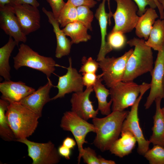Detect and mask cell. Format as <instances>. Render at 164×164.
I'll use <instances>...</instances> for the list:
<instances>
[{
  "instance_id": "f546056e",
  "label": "cell",
  "mask_w": 164,
  "mask_h": 164,
  "mask_svg": "<svg viewBox=\"0 0 164 164\" xmlns=\"http://www.w3.org/2000/svg\"><path fill=\"white\" fill-rule=\"evenodd\" d=\"M77 21L83 24L88 29L92 31V22L94 15L90 8L85 6H80L77 7Z\"/></svg>"
},
{
  "instance_id": "8d00e7d4",
  "label": "cell",
  "mask_w": 164,
  "mask_h": 164,
  "mask_svg": "<svg viewBox=\"0 0 164 164\" xmlns=\"http://www.w3.org/2000/svg\"><path fill=\"white\" fill-rule=\"evenodd\" d=\"M73 5L77 7L80 6H85L90 8L94 7L97 4L96 0H67Z\"/></svg>"
},
{
  "instance_id": "ba28073f",
  "label": "cell",
  "mask_w": 164,
  "mask_h": 164,
  "mask_svg": "<svg viewBox=\"0 0 164 164\" xmlns=\"http://www.w3.org/2000/svg\"><path fill=\"white\" fill-rule=\"evenodd\" d=\"M117 8L113 14L114 25L111 32H129L135 27L139 18L137 5L133 0H114Z\"/></svg>"
},
{
  "instance_id": "5bb4252c",
  "label": "cell",
  "mask_w": 164,
  "mask_h": 164,
  "mask_svg": "<svg viewBox=\"0 0 164 164\" xmlns=\"http://www.w3.org/2000/svg\"><path fill=\"white\" fill-rule=\"evenodd\" d=\"M0 26L6 34L14 39L17 46L20 42L26 41V36L22 30L13 5L0 8Z\"/></svg>"
},
{
  "instance_id": "b9f144b4",
  "label": "cell",
  "mask_w": 164,
  "mask_h": 164,
  "mask_svg": "<svg viewBox=\"0 0 164 164\" xmlns=\"http://www.w3.org/2000/svg\"><path fill=\"white\" fill-rule=\"evenodd\" d=\"M99 164H115V162L112 160L106 159L100 155H98Z\"/></svg>"
},
{
  "instance_id": "7a4b0ae2",
  "label": "cell",
  "mask_w": 164,
  "mask_h": 164,
  "mask_svg": "<svg viewBox=\"0 0 164 164\" xmlns=\"http://www.w3.org/2000/svg\"><path fill=\"white\" fill-rule=\"evenodd\" d=\"M145 41L144 39L134 37L127 42L134 49L127 61L122 81H133L149 72L151 74L154 66L153 53Z\"/></svg>"
},
{
  "instance_id": "7c38bea8",
  "label": "cell",
  "mask_w": 164,
  "mask_h": 164,
  "mask_svg": "<svg viewBox=\"0 0 164 164\" xmlns=\"http://www.w3.org/2000/svg\"><path fill=\"white\" fill-rule=\"evenodd\" d=\"M69 66L67 71L64 75L59 77L57 85L55 86L58 89V93L51 98V100L64 97L67 94L73 92H78L83 91L84 85L82 76L76 69L72 66V60L69 58Z\"/></svg>"
},
{
  "instance_id": "44dd1931",
  "label": "cell",
  "mask_w": 164,
  "mask_h": 164,
  "mask_svg": "<svg viewBox=\"0 0 164 164\" xmlns=\"http://www.w3.org/2000/svg\"><path fill=\"white\" fill-rule=\"evenodd\" d=\"M162 99L158 97L155 101L156 110L155 114L153 116L152 133L149 141L154 145H158L164 147V116L161 107Z\"/></svg>"
},
{
  "instance_id": "4fadbf2b",
  "label": "cell",
  "mask_w": 164,
  "mask_h": 164,
  "mask_svg": "<svg viewBox=\"0 0 164 164\" xmlns=\"http://www.w3.org/2000/svg\"><path fill=\"white\" fill-rule=\"evenodd\" d=\"M22 30L26 35L40 27V15L38 7L28 4L13 6Z\"/></svg>"
},
{
  "instance_id": "4316f807",
  "label": "cell",
  "mask_w": 164,
  "mask_h": 164,
  "mask_svg": "<svg viewBox=\"0 0 164 164\" xmlns=\"http://www.w3.org/2000/svg\"><path fill=\"white\" fill-rule=\"evenodd\" d=\"M10 103L4 99L0 100V135L6 141H16V138L7 121L6 112Z\"/></svg>"
},
{
  "instance_id": "d4e9b609",
  "label": "cell",
  "mask_w": 164,
  "mask_h": 164,
  "mask_svg": "<svg viewBox=\"0 0 164 164\" xmlns=\"http://www.w3.org/2000/svg\"><path fill=\"white\" fill-rule=\"evenodd\" d=\"M15 46H17L16 42L9 36L7 43L0 48V75L5 80H10L9 58Z\"/></svg>"
},
{
  "instance_id": "3957f363",
  "label": "cell",
  "mask_w": 164,
  "mask_h": 164,
  "mask_svg": "<svg viewBox=\"0 0 164 164\" xmlns=\"http://www.w3.org/2000/svg\"><path fill=\"white\" fill-rule=\"evenodd\" d=\"M6 115L16 140L27 138L32 135L37 127L40 118L19 102L10 103Z\"/></svg>"
},
{
  "instance_id": "7402d4cb",
  "label": "cell",
  "mask_w": 164,
  "mask_h": 164,
  "mask_svg": "<svg viewBox=\"0 0 164 164\" xmlns=\"http://www.w3.org/2000/svg\"><path fill=\"white\" fill-rule=\"evenodd\" d=\"M159 18L155 9L149 7L147 8L145 13L139 18L135 26V33L139 38L147 40L155 21Z\"/></svg>"
},
{
  "instance_id": "7bdbcfd3",
  "label": "cell",
  "mask_w": 164,
  "mask_h": 164,
  "mask_svg": "<svg viewBox=\"0 0 164 164\" xmlns=\"http://www.w3.org/2000/svg\"><path fill=\"white\" fill-rule=\"evenodd\" d=\"M10 5H12L11 0H0V8Z\"/></svg>"
},
{
  "instance_id": "bcb514c9",
  "label": "cell",
  "mask_w": 164,
  "mask_h": 164,
  "mask_svg": "<svg viewBox=\"0 0 164 164\" xmlns=\"http://www.w3.org/2000/svg\"><path fill=\"white\" fill-rule=\"evenodd\" d=\"M162 113L164 116V107L161 108Z\"/></svg>"
},
{
  "instance_id": "836d02e7",
  "label": "cell",
  "mask_w": 164,
  "mask_h": 164,
  "mask_svg": "<svg viewBox=\"0 0 164 164\" xmlns=\"http://www.w3.org/2000/svg\"><path fill=\"white\" fill-rule=\"evenodd\" d=\"M137 5L138 10V15L140 16L145 12L146 6L149 5L150 7L155 9L157 8V5L153 0H133Z\"/></svg>"
},
{
  "instance_id": "5b68a950",
  "label": "cell",
  "mask_w": 164,
  "mask_h": 164,
  "mask_svg": "<svg viewBox=\"0 0 164 164\" xmlns=\"http://www.w3.org/2000/svg\"><path fill=\"white\" fill-rule=\"evenodd\" d=\"M60 127L64 131L71 132L73 136L78 147L77 161L79 164L84 152L83 144L87 143L85 140L86 136L90 132L95 133L93 124L82 119L72 111H69L64 113L61 120Z\"/></svg>"
},
{
  "instance_id": "52a82bcc",
  "label": "cell",
  "mask_w": 164,
  "mask_h": 164,
  "mask_svg": "<svg viewBox=\"0 0 164 164\" xmlns=\"http://www.w3.org/2000/svg\"><path fill=\"white\" fill-rule=\"evenodd\" d=\"M141 84L133 81H121L110 88L112 111H122L132 106L140 94Z\"/></svg>"
},
{
  "instance_id": "ab89813d",
  "label": "cell",
  "mask_w": 164,
  "mask_h": 164,
  "mask_svg": "<svg viewBox=\"0 0 164 164\" xmlns=\"http://www.w3.org/2000/svg\"><path fill=\"white\" fill-rule=\"evenodd\" d=\"M76 144L75 140L70 137H67L63 140L62 145L71 149L74 148Z\"/></svg>"
},
{
  "instance_id": "1f68e13d",
  "label": "cell",
  "mask_w": 164,
  "mask_h": 164,
  "mask_svg": "<svg viewBox=\"0 0 164 164\" xmlns=\"http://www.w3.org/2000/svg\"><path fill=\"white\" fill-rule=\"evenodd\" d=\"M82 65L79 70V72L82 73H96L98 68L99 67V62L91 57L87 58L83 56L81 60Z\"/></svg>"
},
{
  "instance_id": "cb8c5ba5",
  "label": "cell",
  "mask_w": 164,
  "mask_h": 164,
  "mask_svg": "<svg viewBox=\"0 0 164 164\" xmlns=\"http://www.w3.org/2000/svg\"><path fill=\"white\" fill-rule=\"evenodd\" d=\"M62 30L66 36L70 38L72 44L86 42L91 38V36L88 33L87 28L77 21L68 24Z\"/></svg>"
},
{
  "instance_id": "ee69618b",
  "label": "cell",
  "mask_w": 164,
  "mask_h": 164,
  "mask_svg": "<svg viewBox=\"0 0 164 164\" xmlns=\"http://www.w3.org/2000/svg\"><path fill=\"white\" fill-rule=\"evenodd\" d=\"M108 2V9H109V14L110 15V18L111 19V17L112 16L113 14L111 11L110 7V0H107Z\"/></svg>"
},
{
  "instance_id": "f6af8a7d",
  "label": "cell",
  "mask_w": 164,
  "mask_h": 164,
  "mask_svg": "<svg viewBox=\"0 0 164 164\" xmlns=\"http://www.w3.org/2000/svg\"><path fill=\"white\" fill-rule=\"evenodd\" d=\"M158 1L162 5L164 10V0H158Z\"/></svg>"
},
{
  "instance_id": "9c48e42d",
  "label": "cell",
  "mask_w": 164,
  "mask_h": 164,
  "mask_svg": "<svg viewBox=\"0 0 164 164\" xmlns=\"http://www.w3.org/2000/svg\"><path fill=\"white\" fill-rule=\"evenodd\" d=\"M130 49L121 56L118 57H105L99 61V68L102 71L103 80L110 88L122 81L128 59L133 52Z\"/></svg>"
},
{
  "instance_id": "d6986e66",
  "label": "cell",
  "mask_w": 164,
  "mask_h": 164,
  "mask_svg": "<svg viewBox=\"0 0 164 164\" xmlns=\"http://www.w3.org/2000/svg\"><path fill=\"white\" fill-rule=\"evenodd\" d=\"M106 1L102 0L97 9L94 15L98 22L101 36V46L96 60L98 62L104 58L106 55L112 50L108 46L106 39L108 22L110 25L111 23L109 14L105 11V4Z\"/></svg>"
},
{
  "instance_id": "8fae6325",
  "label": "cell",
  "mask_w": 164,
  "mask_h": 164,
  "mask_svg": "<svg viewBox=\"0 0 164 164\" xmlns=\"http://www.w3.org/2000/svg\"><path fill=\"white\" fill-rule=\"evenodd\" d=\"M151 75L150 91L144 104L146 109L151 106L158 97L164 99L163 81L164 76V44L162 49L158 51L157 58Z\"/></svg>"
},
{
  "instance_id": "603a6c76",
  "label": "cell",
  "mask_w": 164,
  "mask_h": 164,
  "mask_svg": "<svg viewBox=\"0 0 164 164\" xmlns=\"http://www.w3.org/2000/svg\"><path fill=\"white\" fill-rule=\"evenodd\" d=\"M102 73L99 75L96 82L93 86V88L97 100V109L101 114L106 116L111 112V107L112 101L111 99L109 102L107 101V97L110 95V90L102 84Z\"/></svg>"
},
{
  "instance_id": "484cf974",
  "label": "cell",
  "mask_w": 164,
  "mask_h": 164,
  "mask_svg": "<svg viewBox=\"0 0 164 164\" xmlns=\"http://www.w3.org/2000/svg\"><path fill=\"white\" fill-rule=\"evenodd\" d=\"M145 43L155 50L159 51L162 49L164 44V20L155 21Z\"/></svg>"
},
{
  "instance_id": "e0dca14e",
  "label": "cell",
  "mask_w": 164,
  "mask_h": 164,
  "mask_svg": "<svg viewBox=\"0 0 164 164\" xmlns=\"http://www.w3.org/2000/svg\"><path fill=\"white\" fill-rule=\"evenodd\" d=\"M36 91L22 82L5 80L0 83L1 98L10 103L19 102L22 99Z\"/></svg>"
},
{
  "instance_id": "7dc6e473",
  "label": "cell",
  "mask_w": 164,
  "mask_h": 164,
  "mask_svg": "<svg viewBox=\"0 0 164 164\" xmlns=\"http://www.w3.org/2000/svg\"><path fill=\"white\" fill-rule=\"evenodd\" d=\"M163 87L164 88V78H163Z\"/></svg>"
},
{
  "instance_id": "ac0fdd59",
  "label": "cell",
  "mask_w": 164,
  "mask_h": 164,
  "mask_svg": "<svg viewBox=\"0 0 164 164\" xmlns=\"http://www.w3.org/2000/svg\"><path fill=\"white\" fill-rule=\"evenodd\" d=\"M43 12L48 19V21L52 26L56 39V47L55 56L57 58L68 55L73 44L71 40L67 38L66 36L60 27V24L52 12L47 11L45 8L42 9Z\"/></svg>"
},
{
  "instance_id": "4dcf8cb0",
  "label": "cell",
  "mask_w": 164,
  "mask_h": 164,
  "mask_svg": "<svg viewBox=\"0 0 164 164\" xmlns=\"http://www.w3.org/2000/svg\"><path fill=\"white\" fill-rule=\"evenodd\" d=\"M126 39L124 34L119 31L111 32L107 37V43L109 47L113 49L119 50L125 45Z\"/></svg>"
},
{
  "instance_id": "f1b7e54d",
  "label": "cell",
  "mask_w": 164,
  "mask_h": 164,
  "mask_svg": "<svg viewBox=\"0 0 164 164\" xmlns=\"http://www.w3.org/2000/svg\"><path fill=\"white\" fill-rule=\"evenodd\" d=\"M144 156L150 164H164V147L158 145H154Z\"/></svg>"
},
{
  "instance_id": "9a60e30c",
  "label": "cell",
  "mask_w": 164,
  "mask_h": 164,
  "mask_svg": "<svg viewBox=\"0 0 164 164\" xmlns=\"http://www.w3.org/2000/svg\"><path fill=\"white\" fill-rule=\"evenodd\" d=\"M93 91V87H86L84 91L73 93L70 99L71 111L87 121L97 117L99 111L94 110L90 99Z\"/></svg>"
},
{
  "instance_id": "c3c4849f",
  "label": "cell",
  "mask_w": 164,
  "mask_h": 164,
  "mask_svg": "<svg viewBox=\"0 0 164 164\" xmlns=\"http://www.w3.org/2000/svg\"><path fill=\"white\" fill-rule=\"evenodd\" d=\"M97 1H100L101 0H96Z\"/></svg>"
},
{
  "instance_id": "30bf717a",
  "label": "cell",
  "mask_w": 164,
  "mask_h": 164,
  "mask_svg": "<svg viewBox=\"0 0 164 164\" xmlns=\"http://www.w3.org/2000/svg\"><path fill=\"white\" fill-rule=\"evenodd\" d=\"M16 141L27 146L28 155L32 159V164H56L60 161L61 156L51 141L39 143L27 138L17 139Z\"/></svg>"
},
{
  "instance_id": "2e32d148",
  "label": "cell",
  "mask_w": 164,
  "mask_h": 164,
  "mask_svg": "<svg viewBox=\"0 0 164 164\" xmlns=\"http://www.w3.org/2000/svg\"><path fill=\"white\" fill-rule=\"evenodd\" d=\"M44 85L39 87L36 91L26 97L19 102L40 118L42 116L44 106L51 100L50 98V91L53 86L50 78Z\"/></svg>"
},
{
  "instance_id": "e575fe53",
  "label": "cell",
  "mask_w": 164,
  "mask_h": 164,
  "mask_svg": "<svg viewBox=\"0 0 164 164\" xmlns=\"http://www.w3.org/2000/svg\"><path fill=\"white\" fill-rule=\"evenodd\" d=\"M50 4L55 17L57 19L66 2L63 0H46Z\"/></svg>"
},
{
  "instance_id": "6da1fadb",
  "label": "cell",
  "mask_w": 164,
  "mask_h": 164,
  "mask_svg": "<svg viewBox=\"0 0 164 164\" xmlns=\"http://www.w3.org/2000/svg\"><path fill=\"white\" fill-rule=\"evenodd\" d=\"M129 111H112L103 118H92L96 135L93 141L95 146L101 152L109 150L121 133L123 123Z\"/></svg>"
},
{
  "instance_id": "f35d334b",
  "label": "cell",
  "mask_w": 164,
  "mask_h": 164,
  "mask_svg": "<svg viewBox=\"0 0 164 164\" xmlns=\"http://www.w3.org/2000/svg\"><path fill=\"white\" fill-rule=\"evenodd\" d=\"M57 149L59 155L61 156L67 160L70 159L71 154V149L62 145L59 147Z\"/></svg>"
},
{
  "instance_id": "277c9868",
  "label": "cell",
  "mask_w": 164,
  "mask_h": 164,
  "mask_svg": "<svg viewBox=\"0 0 164 164\" xmlns=\"http://www.w3.org/2000/svg\"><path fill=\"white\" fill-rule=\"evenodd\" d=\"M13 59L15 70L22 67H28L43 73L47 79L55 70L56 64L53 58L39 55L23 43L20 45L18 52Z\"/></svg>"
},
{
  "instance_id": "ffe728a7",
  "label": "cell",
  "mask_w": 164,
  "mask_h": 164,
  "mask_svg": "<svg viewBox=\"0 0 164 164\" xmlns=\"http://www.w3.org/2000/svg\"><path fill=\"white\" fill-rule=\"evenodd\" d=\"M121 137L113 143L109 150L111 154L122 158L132 152L137 141L134 135L129 131L121 132Z\"/></svg>"
},
{
  "instance_id": "60d3db41",
  "label": "cell",
  "mask_w": 164,
  "mask_h": 164,
  "mask_svg": "<svg viewBox=\"0 0 164 164\" xmlns=\"http://www.w3.org/2000/svg\"><path fill=\"white\" fill-rule=\"evenodd\" d=\"M155 2L158 9L160 16V19H164V10L162 5L159 3L158 0H153Z\"/></svg>"
},
{
  "instance_id": "74e56055",
  "label": "cell",
  "mask_w": 164,
  "mask_h": 164,
  "mask_svg": "<svg viewBox=\"0 0 164 164\" xmlns=\"http://www.w3.org/2000/svg\"><path fill=\"white\" fill-rule=\"evenodd\" d=\"M12 5L23 4H28L38 7L39 5L37 0H11Z\"/></svg>"
},
{
  "instance_id": "83f0119b",
  "label": "cell",
  "mask_w": 164,
  "mask_h": 164,
  "mask_svg": "<svg viewBox=\"0 0 164 164\" xmlns=\"http://www.w3.org/2000/svg\"><path fill=\"white\" fill-rule=\"evenodd\" d=\"M77 17V7L67 0L57 19L61 27H64L68 24L76 21Z\"/></svg>"
},
{
  "instance_id": "d590c367",
  "label": "cell",
  "mask_w": 164,
  "mask_h": 164,
  "mask_svg": "<svg viewBox=\"0 0 164 164\" xmlns=\"http://www.w3.org/2000/svg\"><path fill=\"white\" fill-rule=\"evenodd\" d=\"M82 75L83 82L86 87H93L99 76V75L93 73H82Z\"/></svg>"
},
{
  "instance_id": "8992f818",
  "label": "cell",
  "mask_w": 164,
  "mask_h": 164,
  "mask_svg": "<svg viewBox=\"0 0 164 164\" xmlns=\"http://www.w3.org/2000/svg\"><path fill=\"white\" fill-rule=\"evenodd\" d=\"M150 84L143 82L141 84L140 94L134 104L131 106L130 111L124 121L121 128V132L128 131L135 137L138 145V153L144 155L149 149L151 143L149 140L145 139L141 128L138 115V106L142 96L150 88Z\"/></svg>"
},
{
  "instance_id": "d6a6232c",
  "label": "cell",
  "mask_w": 164,
  "mask_h": 164,
  "mask_svg": "<svg viewBox=\"0 0 164 164\" xmlns=\"http://www.w3.org/2000/svg\"><path fill=\"white\" fill-rule=\"evenodd\" d=\"M84 162L87 164H99L98 156L95 151L90 147L84 148L82 156Z\"/></svg>"
}]
</instances>
